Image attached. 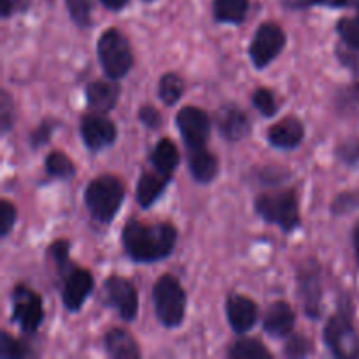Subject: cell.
<instances>
[{
  "mask_svg": "<svg viewBox=\"0 0 359 359\" xmlns=\"http://www.w3.org/2000/svg\"><path fill=\"white\" fill-rule=\"evenodd\" d=\"M121 242L125 252L137 263H154L168 258L177 244V228L172 223L147 224L130 219L123 226Z\"/></svg>",
  "mask_w": 359,
  "mask_h": 359,
  "instance_id": "obj_1",
  "label": "cell"
},
{
  "mask_svg": "<svg viewBox=\"0 0 359 359\" xmlns=\"http://www.w3.org/2000/svg\"><path fill=\"white\" fill-rule=\"evenodd\" d=\"M125 184L116 175H100L88 184L84 191V205L98 223H111L125 200Z\"/></svg>",
  "mask_w": 359,
  "mask_h": 359,
  "instance_id": "obj_2",
  "label": "cell"
},
{
  "mask_svg": "<svg viewBox=\"0 0 359 359\" xmlns=\"http://www.w3.org/2000/svg\"><path fill=\"white\" fill-rule=\"evenodd\" d=\"M188 297L177 277L165 273L153 286V305L158 321L165 328H177L186 316Z\"/></svg>",
  "mask_w": 359,
  "mask_h": 359,
  "instance_id": "obj_3",
  "label": "cell"
},
{
  "mask_svg": "<svg viewBox=\"0 0 359 359\" xmlns=\"http://www.w3.org/2000/svg\"><path fill=\"white\" fill-rule=\"evenodd\" d=\"M255 209L263 221L277 224L286 233L297 230L302 224L298 195L294 189L263 193L256 198Z\"/></svg>",
  "mask_w": 359,
  "mask_h": 359,
  "instance_id": "obj_4",
  "label": "cell"
},
{
  "mask_svg": "<svg viewBox=\"0 0 359 359\" xmlns=\"http://www.w3.org/2000/svg\"><path fill=\"white\" fill-rule=\"evenodd\" d=\"M97 56L109 79H121L132 70L133 53L130 42L118 28H107L97 42Z\"/></svg>",
  "mask_w": 359,
  "mask_h": 359,
  "instance_id": "obj_5",
  "label": "cell"
},
{
  "mask_svg": "<svg viewBox=\"0 0 359 359\" xmlns=\"http://www.w3.org/2000/svg\"><path fill=\"white\" fill-rule=\"evenodd\" d=\"M323 339L333 356L342 359L359 358V333L346 307L340 309L337 314L328 319L325 332H323Z\"/></svg>",
  "mask_w": 359,
  "mask_h": 359,
  "instance_id": "obj_6",
  "label": "cell"
},
{
  "mask_svg": "<svg viewBox=\"0 0 359 359\" xmlns=\"http://www.w3.org/2000/svg\"><path fill=\"white\" fill-rule=\"evenodd\" d=\"M286 48V32L273 21H265L258 27L251 46H249V58L256 69L269 67Z\"/></svg>",
  "mask_w": 359,
  "mask_h": 359,
  "instance_id": "obj_7",
  "label": "cell"
},
{
  "mask_svg": "<svg viewBox=\"0 0 359 359\" xmlns=\"http://www.w3.org/2000/svg\"><path fill=\"white\" fill-rule=\"evenodd\" d=\"M13 323H16L21 332L35 333L44 321V305L41 294L32 287L18 284L13 290Z\"/></svg>",
  "mask_w": 359,
  "mask_h": 359,
  "instance_id": "obj_8",
  "label": "cell"
},
{
  "mask_svg": "<svg viewBox=\"0 0 359 359\" xmlns=\"http://www.w3.org/2000/svg\"><path fill=\"white\" fill-rule=\"evenodd\" d=\"M175 125L188 149L203 147L210 135V118L203 109L186 105L175 116Z\"/></svg>",
  "mask_w": 359,
  "mask_h": 359,
  "instance_id": "obj_9",
  "label": "cell"
},
{
  "mask_svg": "<svg viewBox=\"0 0 359 359\" xmlns=\"http://www.w3.org/2000/svg\"><path fill=\"white\" fill-rule=\"evenodd\" d=\"M105 302L112 309L118 311L121 319L125 321H133L139 312V294H137L135 286L128 279L119 276H111L104 283Z\"/></svg>",
  "mask_w": 359,
  "mask_h": 359,
  "instance_id": "obj_10",
  "label": "cell"
},
{
  "mask_svg": "<svg viewBox=\"0 0 359 359\" xmlns=\"http://www.w3.org/2000/svg\"><path fill=\"white\" fill-rule=\"evenodd\" d=\"M81 137L88 149L102 151L118 139V126L104 112H90L81 118Z\"/></svg>",
  "mask_w": 359,
  "mask_h": 359,
  "instance_id": "obj_11",
  "label": "cell"
},
{
  "mask_svg": "<svg viewBox=\"0 0 359 359\" xmlns=\"http://www.w3.org/2000/svg\"><path fill=\"white\" fill-rule=\"evenodd\" d=\"M298 287H300V298L304 302V311L307 318L319 319L321 316V266L316 259H307L304 266L298 270Z\"/></svg>",
  "mask_w": 359,
  "mask_h": 359,
  "instance_id": "obj_12",
  "label": "cell"
},
{
  "mask_svg": "<svg viewBox=\"0 0 359 359\" xmlns=\"http://www.w3.org/2000/svg\"><path fill=\"white\" fill-rule=\"evenodd\" d=\"M95 286L93 276L90 270L79 269L74 266L67 277L63 279V290H62V300L67 311L77 312L88 300Z\"/></svg>",
  "mask_w": 359,
  "mask_h": 359,
  "instance_id": "obj_13",
  "label": "cell"
},
{
  "mask_svg": "<svg viewBox=\"0 0 359 359\" xmlns=\"http://www.w3.org/2000/svg\"><path fill=\"white\" fill-rule=\"evenodd\" d=\"M216 125L221 137L230 142H237L251 132V121L248 114L235 104H224L216 112Z\"/></svg>",
  "mask_w": 359,
  "mask_h": 359,
  "instance_id": "obj_14",
  "label": "cell"
},
{
  "mask_svg": "<svg viewBox=\"0 0 359 359\" xmlns=\"http://www.w3.org/2000/svg\"><path fill=\"white\" fill-rule=\"evenodd\" d=\"M226 316L231 330L238 335H244L255 328L258 321V305L244 294H230L226 300Z\"/></svg>",
  "mask_w": 359,
  "mask_h": 359,
  "instance_id": "obj_15",
  "label": "cell"
},
{
  "mask_svg": "<svg viewBox=\"0 0 359 359\" xmlns=\"http://www.w3.org/2000/svg\"><path fill=\"white\" fill-rule=\"evenodd\" d=\"M297 325V314L287 302H273L263 318V332L272 339H284L291 335Z\"/></svg>",
  "mask_w": 359,
  "mask_h": 359,
  "instance_id": "obj_16",
  "label": "cell"
},
{
  "mask_svg": "<svg viewBox=\"0 0 359 359\" xmlns=\"http://www.w3.org/2000/svg\"><path fill=\"white\" fill-rule=\"evenodd\" d=\"M305 137V126L298 118L287 116L279 123L272 125L266 132V139L277 149H294Z\"/></svg>",
  "mask_w": 359,
  "mask_h": 359,
  "instance_id": "obj_17",
  "label": "cell"
},
{
  "mask_svg": "<svg viewBox=\"0 0 359 359\" xmlns=\"http://www.w3.org/2000/svg\"><path fill=\"white\" fill-rule=\"evenodd\" d=\"M121 88L114 79L109 81H93L86 86V102L93 111L111 112L118 105Z\"/></svg>",
  "mask_w": 359,
  "mask_h": 359,
  "instance_id": "obj_18",
  "label": "cell"
},
{
  "mask_svg": "<svg viewBox=\"0 0 359 359\" xmlns=\"http://www.w3.org/2000/svg\"><path fill=\"white\" fill-rule=\"evenodd\" d=\"M188 167L196 182L209 184L217 177L219 161L216 154L210 153L205 146L195 147V149H188Z\"/></svg>",
  "mask_w": 359,
  "mask_h": 359,
  "instance_id": "obj_19",
  "label": "cell"
},
{
  "mask_svg": "<svg viewBox=\"0 0 359 359\" xmlns=\"http://www.w3.org/2000/svg\"><path fill=\"white\" fill-rule=\"evenodd\" d=\"M172 181V175L161 174V172L153 170V172H144L139 177L135 189V198L142 209H149L161 195H163L165 188L168 186V182Z\"/></svg>",
  "mask_w": 359,
  "mask_h": 359,
  "instance_id": "obj_20",
  "label": "cell"
},
{
  "mask_svg": "<svg viewBox=\"0 0 359 359\" xmlns=\"http://www.w3.org/2000/svg\"><path fill=\"white\" fill-rule=\"evenodd\" d=\"M105 351L114 359H139L142 356L137 340L121 328L109 330L104 339Z\"/></svg>",
  "mask_w": 359,
  "mask_h": 359,
  "instance_id": "obj_21",
  "label": "cell"
},
{
  "mask_svg": "<svg viewBox=\"0 0 359 359\" xmlns=\"http://www.w3.org/2000/svg\"><path fill=\"white\" fill-rule=\"evenodd\" d=\"M149 160L151 163H153L154 170L161 172V174L172 175L175 168L179 167L181 154H179V149L174 144V140L161 139L160 142L153 147V151H151Z\"/></svg>",
  "mask_w": 359,
  "mask_h": 359,
  "instance_id": "obj_22",
  "label": "cell"
},
{
  "mask_svg": "<svg viewBox=\"0 0 359 359\" xmlns=\"http://www.w3.org/2000/svg\"><path fill=\"white\" fill-rule=\"evenodd\" d=\"M249 11V0H214L212 13L219 23L241 25Z\"/></svg>",
  "mask_w": 359,
  "mask_h": 359,
  "instance_id": "obj_23",
  "label": "cell"
},
{
  "mask_svg": "<svg viewBox=\"0 0 359 359\" xmlns=\"http://www.w3.org/2000/svg\"><path fill=\"white\" fill-rule=\"evenodd\" d=\"M231 359H272V353L256 339H241L228 349Z\"/></svg>",
  "mask_w": 359,
  "mask_h": 359,
  "instance_id": "obj_24",
  "label": "cell"
},
{
  "mask_svg": "<svg viewBox=\"0 0 359 359\" xmlns=\"http://www.w3.org/2000/svg\"><path fill=\"white\" fill-rule=\"evenodd\" d=\"M184 81H182V77L175 72L163 74L160 83H158V95H160L161 102H163L165 105L177 104L182 98V95H184Z\"/></svg>",
  "mask_w": 359,
  "mask_h": 359,
  "instance_id": "obj_25",
  "label": "cell"
},
{
  "mask_svg": "<svg viewBox=\"0 0 359 359\" xmlns=\"http://www.w3.org/2000/svg\"><path fill=\"white\" fill-rule=\"evenodd\" d=\"M46 172L56 179H72L76 165L63 151H51L46 156Z\"/></svg>",
  "mask_w": 359,
  "mask_h": 359,
  "instance_id": "obj_26",
  "label": "cell"
},
{
  "mask_svg": "<svg viewBox=\"0 0 359 359\" xmlns=\"http://www.w3.org/2000/svg\"><path fill=\"white\" fill-rule=\"evenodd\" d=\"M69 251H70V244L65 241V238H58V241L53 242L48 249V255L51 256L53 263L56 265L58 272L62 273V277L65 279L67 273L74 269L70 265V259H69Z\"/></svg>",
  "mask_w": 359,
  "mask_h": 359,
  "instance_id": "obj_27",
  "label": "cell"
},
{
  "mask_svg": "<svg viewBox=\"0 0 359 359\" xmlns=\"http://www.w3.org/2000/svg\"><path fill=\"white\" fill-rule=\"evenodd\" d=\"M251 102L255 105L256 111L259 114H263L265 118H272L273 114L277 112V100H276V95H273L272 90L269 88H258L255 93L251 95Z\"/></svg>",
  "mask_w": 359,
  "mask_h": 359,
  "instance_id": "obj_28",
  "label": "cell"
},
{
  "mask_svg": "<svg viewBox=\"0 0 359 359\" xmlns=\"http://www.w3.org/2000/svg\"><path fill=\"white\" fill-rule=\"evenodd\" d=\"M30 356V349L27 346L11 337L7 332L0 333V358L2 359H21Z\"/></svg>",
  "mask_w": 359,
  "mask_h": 359,
  "instance_id": "obj_29",
  "label": "cell"
},
{
  "mask_svg": "<svg viewBox=\"0 0 359 359\" xmlns=\"http://www.w3.org/2000/svg\"><path fill=\"white\" fill-rule=\"evenodd\" d=\"M67 11L77 27L91 25V0H65Z\"/></svg>",
  "mask_w": 359,
  "mask_h": 359,
  "instance_id": "obj_30",
  "label": "cell"
},
{
  "mask_svg": "<svg viewBox=\"0 0 359 359\" xmlns=\"http://www.w3.org/2000/svg\"><path fill=\"white\" fill-rule=\"evenodd\" d=\"M356 209H359V189L340 193L332 202L333 216H346V214L353 212Z\"/></svg>",
  "mask_w": 359,
  "mask_h": 359,
  "instance_id": "obj_31",
  "label": "cell"
},
{
  "mask_svg": "<svg viewBox=\"0 0 359 359\" xmlns=\"http://www.w3.org/2000/svg\"><path fill=\"white\" fill-rule=\"evenodd\" d=\"M337 32L351 49H359V16L342 18L337 23Z\"/></svg>",
  "mask_w": 359,
  "mask_h": 359,
  "instance_id": "obj_32",
  "label": "cell"
},
{
  "mask_svg": "<svg viewBox=\"0 0 359 359\" xmlns=\"http://www.w3.org/2000/svg\"><path fill=\"white\" fill-rule=\"evenodd\" d=\"M312 353H314L312 340H309L304 335H291L287 339L286 347H284V354L287 358H305Z\"/></svg>",
  "mask_w": 359,
  "mask_h": 359,
  "instance_id": "obj_33",
  "label": "cell"
},
{
  "mask_svg": "<svg viewBox=\"0 0 359 359\" xmlns=\"http://www.w3.org/2000/svg\"><path fill=\"white\" fill-rule=\"evenodd\" d=\"M337 158L349 167H359V137L344 140L337 146Z\"/></svg>",
  "mask_w": 359,
  "mask_h": 359,
  "instance_id": "obj_34",
  "label": "cell"
},
{
  "mask_svg": "<svg viewBox=\"0 0 359 359\" xmlns=\"http://www.w3.org/2000/svg\"><path fill=\"white\" fill-rule=\"evenodd\" d=\"M56 126H58V123H55L53 119H44V121L39 123L37 128H35L34 132L30 133V137H28V140H30V146L34 147V149H37V147L48 144Z\"/></svg>",
  "mask_w": 359,
  "mask_h": 359,
  "instance_id": "obj_35",
  "label": "cell"
},
{
  "mask_svg": "<svg viewBox=\"0 0 359 359\" xmlns=\"http://www.w3.org/2000/svg\"><path fill=\"white\" fill-rule=\"evenodd\" d=\"M16 217H18V210L16 205L9 200H2L0 202V235L4 238L11 233V230L16 224Z\"/></svg>",
  "mask_w": 359,
  "mask_h": 359,
  "instance_id": "obj_36",
  "label": "cell"
},
{
  "mask_svg": "<svg viewBox=\"0 0 359 359\" xmlns=\"http://www.w3.org/2000/svg\"><path fill=\"white\" fill-rule=\"evenodd\" d=\"M0 121H2V133L6 135L14 125V107L9 93L2 91V102H0Z\"/></svg>",
  "mask_w": 359,
  "mask_h": 359,
  "instance_id": "obj_37",
  "label": "cell"
},
{
  "mask_svg": "<svg viewBox=\"0 0 359 359\" xmlns=\"http://www.w3.org/2000/svg\"><path fill=\"white\" fill-rule=\"evenodd\" d=\"M139 121L151 130H158L163 125V118H161L160 111L154 109L153 105H142L139 109Z\"/></svg>",
  "mask_w": 359,
  "mask_h": 359,
  "instance_id": "obj_38",
  "label": "cell"
},
{
  "mask_svg": "<svg viewBox=\"0 0 359 359\" xmlns=\"http://www.w3.org/2000/svg\"><path fill=\"white\" fill-rule=\"evenodd\" d=\"M284 2L291 9H307L312 6H326L328 0H284Z\"/></svg>",
  "mask_w": 359,
  "mask_h": 359,
  "instance_id": "obj_39",
  "label": "cell"
},
{
  "mask_svg": "<svg viewBox=\"0 0 359 359\" xmlns=\"http://www.w3.org/2000/svg\"><path fill=\"white\" fill-rule=\"evenodd\" d=\"M100 2L104 4V6L107 7V9L119 11V9H123V7H125L126 4L130 2V0H100Z\"/></svg>",
  "mask_w": 359,
  "mask_h": 359,
  "instance_id": "obj_40",
  "label": "cell"
},
{
  "mask_svg": "<svg viewBox=\"0 0 359 359\" xmlns=\"http://www.w3.org/2000/svg\"><path fill=\"white\" fill-rule=\"evenodd\" d=\"M353 4H358V0H328V2H326V6L339 9V7H349V6H353Z\"/></svg>",
  "mask_w": 359,
  "mask_h": 359,
  "instance_id": "obj_41",
  "label": "cell"
},
{
  "mask_svg": "<svg viewBox=\"0 0 359 359\" xmlns=\"http://www.w3.org/2000/svg\"><path fill=\"white\" fill-rule=\"evenodd\" d=\"M353 244H354V252H356V258L359 263V221L353 228Z\"/></svg>",
  "mask_w": 359,
  "mask_h": 359,
  "instance_id": "obj_42",
  "label": "cell"
},
{
  "mask_svg": "<svg viewBox=\"0 0 359 359\" xmlns=\"http://www.w3.org/2000/svg\"><path fill=\"white\" fill-rule=\"evenodd\" d=\"M2 18H9L13 13V0H2Z\"/></svg>",
  "mask_w": 359,
  "mask_h": 359,
  "instance_id": "obj_43",
  "label": "cell"
},
{
  "mask_svg": "<svg viewBox=\"0 0 359 359\" xmlns=\"http://www.w3.org/2000/svg\"><path fill=\"white\" fill-rule=\"evenodd\" d=\"M356 7H358V16H359V0H358V4H356Z\"/></svg>",
  "mask_w": 359,
  "mask_h": 359,
  "instance_id": "obj_44",
  "label": "cell"
},
{
  "mask_svg": "<svg viewBox=\"0 0 359 359\" xmlns=\"http://www.w3.org/2000/svg\"><path fill=\"white\" fill-rule=\"evenodd\" d=\"M144 2H154V0H144Z\"/></svg>",
  "mask_w": 359,
  "mask_h": 359,
  "instance_id": "obj_45",
  "label": "cell"
}]
</instances>
